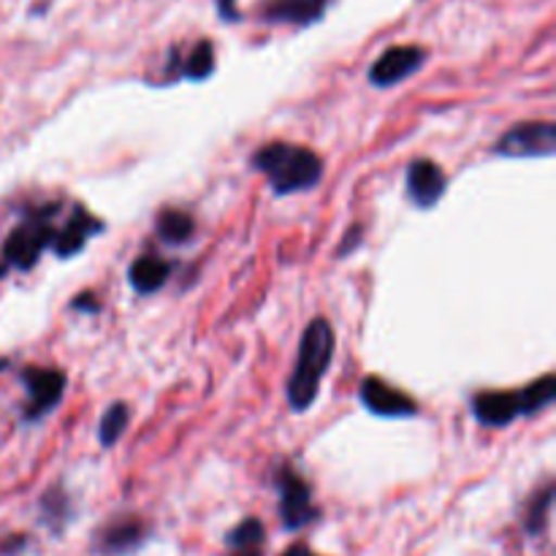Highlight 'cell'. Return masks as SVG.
<instances>
[{"label":"cell","mask_w":556,"mask_h":556,"mask_svg":"<svg viewBox=\"0 0 556 556\" xmlns=\"http://www.w3.org/2000/svg\"><path fill=\"white\" fill-rule=\"evenodd\" d=\"M334 358V329L326 318H313L299 342L296 367L288 380V405L293 413H304L313 407L320 383Z\"/></svg>","instance_id":"obj_1"},{"label":"cell","mask_w":556,"mask_h":556,"mask_svg":"<svg viewBox=\"0 0 556 556\" xmlns=\"http://www.w3.org/2000/svg\"><path fill=\"white\" fill-rule=\"evenodd\" d=\"M250 166L269 179L275 195L304 193L324 177V161L313 150L288 141H269L253 155Z\"/></svg>","instance_id":"obj_2"},{"label":"cell","mask_w":556,"mask_h":556,"mask_svg":"<svg viewBox=\"0 0 556 556\" xmlns=\"http://www.w3.org/2000/svg\"><path fill=\"white\" fill-rule=\"evenodd\" d=\"M58 206H47V210L33 212L27 220H22L14 231L9 233L3 244V264L14 266V269L27 271L38 264L41 253L47 248H52L54 228H52V215Z\"/></svg>","instance_id":"obj_3"},{"label":"cell","mask_w":556,"mask_h":556,"mask_svg":"<svg viewBox=\"0 0 556 556\" xmlns=\"http://www.w3.org/2000/svg\"><path fill=\"white\" fill-rule=\"evenodd\" d=\"M277 494H280V519L286 530H304L309 521L318 519V510L313 505V492L307 481L299 476L293 467H280L275 476Z\"/></svg>","instance_id":"obj_4"},{"label":"cell","mask_w":556,"mask_h":556,"mask_svg":"<svg viewBox=\"0 0 556 556\" xmlns=\"http://www.w3.org/2000/svg\"><path fill=\"white\" fill-rule=\"evenodd\" d=\"M556 152L554 123H519L505 130L494 147L500 157H552Z\"/></svg>","instance_id":"obj_5"},{"label":"cell","mask_w":556,"mask_h":556,"mask_svg":"<svg viewBox=\"0 0 556 556\" xmlns=\"http://www.w3.org/2000/svg\"><path fill=\"white\" fill-rule=\"evenodd\" d=\"M22 383H25L27 391V421H38V418H43L47 413H52L65 394V372H60V369L27 367L25 372H22Z\"/></svg>","instance_id":"obj_6"},{"label":"cell","mask_w":556,"mask_h":556,"mask_svg":"<svg viewBox=\"0 0 556 556\" xmlns=\"http://www.w3.org/2000/svg\"><path fill=\"white\" fill-rule=\"evenodd\" d=\"M427 63V52L421 47H391L380 54L369 68V81L375 87H394L400 81L410 79L413 74L424 68Z\"/></svg>","instance_id":"obj_7"},{"label":"cell","mask_w":556,"mask_h":556,"mask_svg":"<svg viewBox=\"0 0 556 556\" xmlns=\"http://www.w3.org/2000/svg\"><path fill=\"white\" fill-rule=\"evenodd\" d=\"M358 400H362V405L367 407L372 416H380V418L418 416L416 400L380 378H364L362 389H358Z\"/></svg>","instance_id":"obj_8"},{"label":"cell","mask_w":556,"mask_h":556,"mask_svg":"<svg viewBox=\"0 0 556 556\" xmlns=\"http://www.w3.org/2000/svg\"><path fill=\"white\" fill-rule=\"evenodd\" d=\"M405 190L407 199L418 206V210H432L443 193L448 190V177L440 168V163L429 161V157H418L407 166L405 177Z\"/></svg>","instance_id":"obj_9"},{"label":"cell","mask_w":556,"mask_h":556,"mask_svg":"<svg viewBox=\"0 0 556 556\" xmlns=\"http://www.w3.org/2000/svg\"><path fill=\"white\" fill-rule=\"evenodd\" d=\"M472 416L483 427H510L521 416L519 391H481L472 400Z\"/></svg>","instance_id":"obj_10"},{"label":"cell","mask_w":556,"mask_h":556,"mask_svg":"<svg viewBox=\"0 0 556 556\" xmlns=\"http://www.w3.org/2000/svg\"><path fill=\"white\" fill-rule=\"evenodd\" d=\"M331 0H266L261 16L275 25H296L307 27L324 20Z\"/></svg>","instance_id":"obj_11"},{"label":"cell","mask_w":556,"mask_h":556,"mask_svg":"<svg viewBox=\"0 0 556 556\" xmlns=\"http://www.w3.org/2000/svg\"><path fill=\"white\" fill-rule=\"evenodd\" d=\"M98 231H103V223L98 220V217H92L87 210L76 206L71 220L65 223L60 231H54L52 250L60 258H71V255H76L79 250H85V244L90 242Z\"/></svg>","instance_id":"obj_12"},{"label":"cell","mask_w":556,"mask_h":556,"mask_svg":"<svg viewBox=\"0 0 556 556\" xmlns=\"http://www.w3.org/2000/svg\"><path fill=\"white\" fill-rule=\"evenodd\" d=\"M144 525L139 519H117L98 535L96 546L103 554H130L144 543Z\"/></svg>","instance_id":"obj_13"},{"label":"cell","mask_w":556,"mask_h":556,"mask_svg":"<svg viewBox=\"0 0 556 556\" xmlns=\"http://www.w3.org/2000/svg\"><path fill=\"white\" fill-rule=\"evenodd\" d=\"M168 275H172V266L166 261L157 258V255H139L130 264L128 280L136 293H155L166 286Z\"/></svg>","instance_id":"obj_14"},{"label":"cell","mask_w":556,"mask_h":556,"mask_svg":"<svg viewBox=\"0 0 556 556\" xmlns=\"http://www.w3.org/2000/svg\"><path fill=\"white\" fill-rule=\"evenodd\" d=\"M155 233L166 244H188L195 233V220L190 212L185 210H163L155 220Z\"/></svg>","instance_id":"obj_15"},{"label":"cell","mask_w":556,"mask_h":556,"mask_svg":"<svg viewBox=\"0 0 556 556\" xmlns=\"http://www.w3.org/2000/svg\"><path fill=\"white\" fill-rule=\"evenodd\" d=\"M130 424V407L125 402H114L106 407V413L98 421V440H101L103 448H112L119 438L125 434Z\"/></svg>","instance_id":"obj_16"},{"label":"cell","mask_w":556,"mask_h":556,"mask_svg":"<svg viewBox=\"0 0 556 556\" xmlns=\"http://www.w3.org/2000/svg\"><path fill=\"white\" fill-rule=\"evenodd\" d=\"M556 396V380L554 375H543L541 380L527 386L525 391H519L521 400V416H535V413L546 410Z\"/></svg>","instance_id":"obj_17"},{"label":"cell","mask_w":556,"mask_h":556,"mask_svg":"<svg viewBox=\"0 0 556 556\" xmlns=\"http://www.w3.org/2000/svg\"><path fill=\"white\" fill-rule=\"evenodd\" d=\"M552 503H554V486L546 483L541 492L532 497L530 508L525 514V530L530 538H541L548 527V514H552Z\"/></svg>","instance_id":"obj_18"},{"label":"cell","mask_w":556,"mask_h":556,"mask_svg":"<svg viewBox=\"0 0 556 556\" xmlns=\"http://www.w3.org/2000/svg\"><path fill=\"white\" fill-rule=\"evenodd\" d=\"M71 519V503L65 497L63 489H49L47 494L41 497V521L49 527L52 532H60Z\"/></svg>","instance_id":"obj_19"},{"label":"cell","mask_w":556,"mask_h":556,"mask_svg":"<svg viewBox=\"0 0 556 556\" xmlns=\"http://www.w3.org/2000/svg\"><path fill=\"white\" fill-rule=\"evenodd\" d=\"M212 71H215V47H212V41H199L193 49H190L188 58H185L182 76H188V79L193 81H201L206 79Z\"/></svg>","instance_id":"obj_20"},{"label":"cell","mask_w":556,"mask_h":556,"mask_svg":"<svg viewBox=\"0 0 556 556\" xmlns=\"http://www.w3.org/2000/svg\"><path fill=\"white\" fill-rule=\"evenodd\" d=\"M264 538H266L264 521L244 519L242 525H237L231 532H228L226 543L231 548H258V546H264Z\"/></svg>","instance_id":"obj_21"},{"label":"cell","mask_w":556,"mask_h":556,"mask_svg":"<svg viewBox=\"0 0 556 556\" xmlns=\"http://www.w3.org/2000/svg\"><path fill=\"white\" fill-rule=\"evenodd\" d=\"M362 239H364V228L362 226H353L351 231L345 233V239H342L340 248H337V258H348V255H351L353 250H356L358 244H362Z\"/></svg>","instance_id":"obj_22"},{"label":"cell","mask_w":556,"mask_h":556,"mask_svg":"<svg viewBox=\"0 0 556 556\" xmlns=\"http://www.w3.org/2000/svg\"><path fill=\"white\" fill-rule=\"evenodd\" d=\"M71 307L79 309V313H87V315L101 313V302H98V299L92 296V293H79V296H74Z\"/></svg>","instance_id":"obj_23"},{"label":"cell","mask_w":556,"mask_h":556,"mask_svg":"<svg viewBox=\"0 0 556 556\" xmlns=\"http://www.w3.org/2000/svg\"><path fill=\"white\" fill-rule=\"evenodd\" d=\"M217 11H220V16L226 22L242 20V14H239V9H237V0H217Z\"/></svg>","instance_id":"obj_24"},{"label":"cell","mask_w":556,"mask_h":556,"mask_svg":"<svg viewBox=\"0 0 556 556\" xmlns=\"http://www.w3.org/2000/svg\"><path fill=\"white\" fill-rule=\"evenodd\" d=\"M282 556H318V554L309 552L307 546H291V548H288V552L282 554Z\"/></svg>","instance_id":"obj_25"},{"label":"cell","mask_w":556,"mask_h":556,"mask_svg":"<svg viewBox=\"0 0 556 556\" xmlns=\"http://www.w3.org/2000/svg\"><path fill=\"white\" fill-rule=\"evenodd\" d=\"M233 556H264V548H233Z\"/></svg>","instance_id":"obj_26"},{"label":"cell","mask_w":556,"mask_h":556,"mask_svg":"<svg viewBox=\"0 0 556 556\" xmlns=\"http://www.w3.org/2000/svg\"><path fill=\"white\" fill-rule=\"evenodd\" d=\"M5 275V264H0V277H3Z\"/></svg>","instance_id":"obj_27"}]
</instances>
